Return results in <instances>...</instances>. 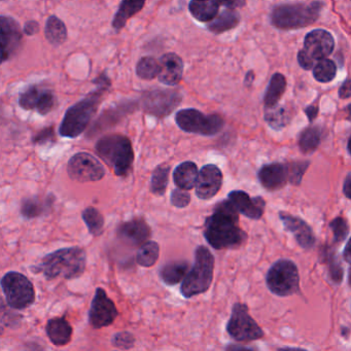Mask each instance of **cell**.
Masks as SVG:
<instances>
[{
	"label": "cell",
	"mask_w": 351,
	"mask_h": 351,
	"mask_svg": "<svg viewBox=\"0 0 351 351\" xmlns=\"http://www.w3.org/2000/svg\"><path fill=\"white\" fill-rule=\"evenodd\" d=\"M239 215L229 199L217 202L213 213L205 219L203 231L211 247L217 250H237L245 243L248 236L240 228Z\"/></svg>",
	"instance_id": "cell-1"
},
{
	"label": "cell",
	"mask_w": 351,
	"mask_h": 351,
	"mask_svg": "<svg viewBox=\"0 0 351 351\" xmlns=\"http://www.w3.org/2000/svg\"><path fill=\"white\" fill-rule=\"evenodd\" d=\"M94 83L97 84V89L90 92L86 97L73 104L65 112L59 127V134L61 136L77 138L89 126L104 99V94L110 87V79L106 75H99Z\"/></svg>",
	"instance_id": "cell-2"
},
{
	"label": "cell",
	"mask_w": 351,
	"mask_h": 351,
	"mask_svg": "<svg viewBox=\"0 0 351 351\" xmlns=\"http://www.w3.org/2000/svg\"><path fill=\"white\" fill-rule=\"evenodd\" d=\"M87 254L85 250L73 247L60 248L46 254L38 264L32 267V272L43 274L47 280L56 278L77 279L85 273Z\"/></svg>",
	"instance_id": "cell-3"
},
{
	"label": "cell",
	"mask_w": 351,
	"mask_h": 351,
	"mask_svg": "<svg viewBox=\"0 0 351 351\" xmlns=\"http://www.w3.org/2000/svg\"><path fill=\"white\" fill-rule=\"evenodd\" d=\"M95 149L117 176L125 178L130 173L134 162V149L128 137L122 134L106 135L97 141Z\"/></svg>",
	"instance_id": "cell-4"
},
{
	"label": "cell",
	"mask_w": 351,
	"mask_h": 351,
	"mask_svg": "<svg viewBox=\"0 0 351 351\" xmlns=\"http://www.w3.org/2000/svg\"><path fill=\"white\" fill-rule=\"evenodd\" d=\"M215 265L213 252L206 246L199 245L195 250L194 265L180 287L182 297L191 299L206 293L213 285Z\"/></svg>",
	"instance_id": "cell-5"
},
{
	"label": "cell",
	"mask_w": 351,
	"mask_h": 351,
	"mask_svg": "<svg viewBox=\"0 0 351 351\" xmlns=\"http://www.w3.org/2000/svg\"><path fill=\"white\" fill-rule=\"evenodd\" d=\"M324 3H312L311 5H280L273 9L271 23L281 30H295L307 27L319 17Z\"/></svg>",
	"instance_id": "cell-6"
},
{
	"label": "cell",
	"mask_w": 351,
	"mask_h": 351,
	"mask_svg": "<svg viewBox=\"0 0 351 351\" xmlns=\"http://www.w3.org/2000/svg\"><path fill=\"white\" fill-rule=\"evenodd\" d=\"M266 285L277 297H289L300 293V273L297 265L289 258L273 263L266 274Z\"/></svg>",
	"instance_id": "cell-7"
},
{
	"label": "cell",
	"mask_w": 351,
	"mask_h": 351,
	"mask_svg": "<svg viewBox=\"0 0 351 351\" xmlns=\"http://www.w3.org/2000/svg\"><path fill=\"white\" fill-rule=\"evenodd\" d=\"M1 289L8 306L15 310H25L34 305L36 299L34 283L27 276L10 271L1 278Z\"/></svg>",
	"instance_id": "cell-8"
},
{
	"label": "cell",
	"mask_w": 351,
	"mask_h": 351,
	"mask_svg": "<svg viewBox=\"0 0 351 351\" xmlns=\"http://www.w3.org/2000/svg\"><path fill=\"white\" fill-rule=\"evenodd\" d=\"M226 330L236 342L250 343L265 337L264 330L250 314L248 306L244 303L234 304Z\"/></svg>",
	"instance_id": "cell-9"
},
{
	"label": "cell",
	"mask_w": 351,
	"mask_h": 351,
	"mask_svg": "<svg viewBox=\"0 0 351 351\" xmlns=\"http://www.w3.org/2000/svg\"><path fill=\"white\" fill-rule=\"evenodd\" d=\"M176 123L184 132L202 136H215L225 126V121L219 114H204L195 108L180 110L176 114Z\"/></svg>",
	"instance_id": "cell-10"
},
{
	"label": "cell",
	"mask_w": 351,
	"mask_h": 351,
	"mask_svg": "<svg viewBox=\"0 0 351 351\" xmlns=\"http://www.w3.org/2000/svg\"><path fill=\"white\" fill-rule=\"evenodd\" d=\"M334 38L324 29L309 32L304 40V47L298 54V62L302 69L309 71L313 69L316 61L326 59L334 50Z\"/></svg>",
	"instance_id": "cell-11"
},
{
	"label": "cell",
	"mask_w": 351,
	"mask_h": 351,
	"mask_svg": "<svg viewBox=\"0 0 351 351\" xmlns=\"http://www.w3.org/2000/svg\"><path fill=\"white\" fill-rule=\"evenodd\" d=\"M182 99V96L176 90H151L141 95V106L149 116L163 119L178 108Z\"/></svg>",
	"instance_id": "cell-12"
},
{
	"label": "cell",
	"mask_w": 351,
	"mask_h": 351,
	"mask_svg": "<svg viewBox=\"0 0 351 351\" xmlns=\"http://www.w3.org/2000/svg\"><path fill=\"white\" fill-rule=\"evenodd\" d=\"M67 173L75 182H99L106 176V168L101 162L89 153H77L67 163Z\"/></svg>",
	"instance_id": "cell-13"
},
{
	"label": "cell",
	"mask_w": 351,
	"mask_h": 351,
	"mask_svg": "<svg viewBox=\"0 0 351 351\" xmlns=\"http://www.w3.org/2000/svg\"><path fill=\"white\" fill-rule=\"evenodd\" d=\"M118 315L116 304L108 297L104 289L97 287L88 314L90 326L96 330L110 326L114 324Z\"/></svg>",
	"instance_id": "cell-14"
},
{
	"label": "cell",
	"mask_w": 351,
	"mask_h": 351,
	"mask_svg": "<svg viewBox=\"0 0 351 351\" xmlns=\"http://www.w3.org/2000/svg\"><path fill=\"white\" fill-rule=\"evenodd\" d=\"M278 217L285 231L293 234V238L300 247L309 250L315 246V234H314L311 226L305 219L283 210L279 211Z\"/></svg>",
	"instance_id": "cell-15"
},
{
	"label": "cell",
	"mask_w": 351,
	"mask_h": 351,
	"mask_svg": "<svg viewBox=\"0 0 351 351\" xmlns=\"http://www.w3.org/2000/svg\"><path fill=\"white\" fill-rule=\"evenodd\" d=\"M258 180L261 186L268 192L281 190L289 184V180H291L289 162H285V163L273 162V163L264 164L258 169Z\"/></svg>",
	"instance_id": "cell-16"
},
{
	"label": "cell",
	"mask_w": 351,
	"mask_h": 351,
	"mask_svg": "<svg viewBox=\"0 0 351 351\" xmlns=\"http://www.w3.org/2000/svg\"><path fill=\"white\" fill-rule=\"evenodd\" d=\"M223 176L219 166L207 164L199 171L196 196L201 200H210L217 196L223 186Z\"/></svg>",
	"instance_id": "cell-17"
},
{
	"label": "cell",
	"mask_w": 351,
	"mask_h": 351,
	"mask_svg": "<svg viewBox=\"0 0 351 351\" xmlns=\"http://www.w3.org/2000/svg\"><path fill=\"white\" fill-rule=\"evenodd\" d=\"M228 199L231 201L236 210L252 221L262 219L266 210L267 202L263 197H250L241 190H234L229 193Z\"/></svg>",
	"instance_id": "cell-18"
},
{
	"label": "cell",
	"mask_w": 351,
	"mask_h": 351,
	"mask_svg": "<svg viewBox=\"0 0 351 351\" xmlns=\"http://www.w3.org/2000/svg\"><path fill=\"white\" fill-rule=\"evenodd\" d=\"M0 28H1V43H3L1 44V47H3L1 59H3V62H7V61L11 60L19 51L23 34H22L19 23L13 18L8 17V16H1Z\"/></svg>",
	"instance_id": "cell-19"
},
{
	"label": "cell",
	"mask_w": 351,
	"mask_h": 351,
	"mask_svg": "<svg viewBox=\"0 0 351 351\" xmlns=\"http://www.w3.org/2000/svg\"><path fill=\"white\" fill-rule=\"evenodd\" d=\"M152 235L151 227L143 217H134L121 223L117 230V236L124 243L136 247L149 241Z\"/></svg>",
	"instance_id": "cell-20"
},
{
	"label": "cell",
	"mask_w": 351,
	"mask_h": 351,
	"mask_svg": "<svg viewBox=\"0 0 351 351\" xmlns=\"http://www.w3.org/2000/svg\"><path fill=\"white\" fill-rule=\"evenodd\" d=\"M159 81L167 86H176L184 75V61L176 53H167L160 59Z\"/></svg>",
	"instance_id": "cell-21"
},
{
	"label": "cell",
	"mask_w": 351,
	"mask_h": 351,
	"mask_svg": "<svg viewBox=\"0 0 351 351\" xmlns=\"http://www.w3.org/2000/svg\"><path fill=\"white\" fill-rule=\"evenodd\" d=\"M55 202H56V197L53 194H49L45 197H29L22 201L20 211L24 219H38V217L50 215Z\"/></svg>",
	"instance_id": "cell-22"
},
{
	"label": "cell",
	"mask_w": 351,
	"mask_h": 351,
	"mask_svg": "<svg viewBox=\"0 0 351 351\" xmlns=\"http://www.w3.org/2000/svg\"><path fill=\"white\" fill-rule=\"evenodd\" d=\"M46 332L55 346H65L73 339V326L65 317H54L48 320Z\"/></svg>",
	"instance_id": "cell-23"
},
{
	"label": "cell",
	"mask_w": 351,
	"mask_h": 351,
	"mask_svg": "<svg viewBox=\"0 0 351 351\" xmlns=\"http://www.w3.org/2000/svg\"><path fill=\"white\" fill-rule=\"evenodd\" d=\"M198 166L192 161L182 162L173 170L174 184L182 190L194 189L198 182Z\"/></svg>",
	"instance_id": "cell-24"
},
{
	"label": "cell",
	"mask_w": 351,
	"mask_h": 351,
	"mask_svg": "<svg viewBox=\"0 0 351 351\" xmlns=\"http://www.w3.org/2000/svg\"><path fill=\"white\" fill-rule=\"evenodd\" d=\"M145 5V0H122L118 12L112 20V27L120 32L126 26L127 22L141 12Z\"/></svg>",
	"instance_id": "cell-25"
},
{
	"label": "cell",
	"mask_w": 351,
	"mask_h": 351,
	"mask_svg": "<svg viewBox=\"0 0 351 351\" xmlns=\"http://www.w3.org/2000/svg\"><path fill=\"white\" fill-rule=\"evenodd\" d=\"M190 268V264L186 261H171L162 267L159 274L162 281L166 285H178L184 280Z\"/></svg>",
	"instance_id": "cell-26"
},
{
	"label": "cell",
	"mask_w": 351,
	"mask_h": 351,
	"mask_svg": "<svg viewBox=\"0 0 351 351\" xmlns=\"http://www.w3.org/2000/svg\"><path fill=\"white\" fill-rule=\"evenodd\" d=\"M219 5L217 0H191L189 11L197 21L206 23L217 17Z\"/></svg>",
	"instance_id": "cell-27"
},
{
	"label": "cell",
	"mask_w": 351,
	"mask_h": 351,
	"mask_svg": "<svg viewBox=\"0 0 351 351\" xmlns=\"http://www.w3.org/2000/svg\"><path fill=\"white\" fill-rule=\"evenodd\" d=\"M322 139V131L318 126H308L299 134L298 145L300 151L305 155H311L319 147Z\"/></svg>",
	"instance_id": "cell-28"
},
{
	"label": "cell",
	"mask_w": 351,
	"mask_h": 351,
	"mask_svg": "<svg viewBox=\"0 0 351 351\" xmlns=\"http://www.w3.org/2000/svg\"><path fill=\"white\" fill-rule=\"evenodd\" d=\"M45 36L52 46L59 47L64 44L67 38V28L64 22L56 16H51L47 20Z\"/></svg>",
	"instance_id": "cell-29"
},
{
	"label": "cell",
	"mask_w": 351,
	"mask_h": 351,
	"mask_svg": "<svg viewBox=\"0 0 351 351\" xmlns=\"http://www.w3.org/2000/svg\"><path fill=\"white\" fill-rule=\"evenodd\" d=\"M322 260L328 265V276L336 285H340L344 278V269L337 256L336 250L332 246L326 245L320 252Z\"/></svg>",
	"instance_id": "cell-30"
},
{
	"label": "cell",
	"mask_w": 351,
	"mask_h": 351,
	"mask_svg": "<svg viewBox=\"0 0 351 351\" xmlns=\"http://www.w3.org/2000/svg\"><path fill=\"white\" fill-rule=\"evenodd\" d=\"M240 16L234 9L225 10L223 13L215 17L208 24L209 32L215 34H221L223 32L233 29L239 24Z\"/></svg>",
	"instance_id": "cell-31"
},
{
	"label": "cell",
	"mask_w": 351,
	"mask_h": 351,
	"mask_svg": "<svg viewBox=\"0 0 351 351\" xmlns=\"http://www.w3.org/2000/svg\"><path fill=\"white\" fill-rule=\"evenodd\" d=\"M287 89V80L281 73H275L271 77L270 84L264 96L265 108H274L278 104L281 96Z\"/></svg>",
	"instance_id": "cell-32"
},
{
	"label": "cell",
	"mask_w": 351,
	"mask_h": 351,
	"mask_svg": "<svg viewBox=\"0 0 351 351\" xmlns=\"http://www.w3.org/2000/svg\"><path fill=\"white\" fill-rule=\"evenodd\" d=\"M171 167L168 164H160L152 174L149 190L156 196H163L169 184V176Z\"/></svg>",
	"instance_id": "cell-33"
},
{
	"label": "cell",
	"mask_w": 351,
	"mask_h": 351,
	"mask_svg": "<svg viewBox=\"0 0 351 351\" xmlns=\"http://www.w3.org/2000/svg\"><path fill=\"white\" fill-rule=\"evenodd\" d=\"M293 114L291 110L285 106H274V108H266L265 120L269 126L274 130H281L289 124Z\"/></svg>",
	"instance_id": "cell-34"
},
{
	"label": "cell",
	"mask_w": 351,
	"mask_h": 351,
	"mask_svg": "<svg viewBox=\"0 0 351 351\" xmlns=\"http://www.w3.org/2000/svg\"><path fill=\"white\" fill-rule=\"evenodd\" d=\"M82 219H83L84 223L87 226L88 231L92 236L97 237V236L101 235L102 232H104L106 219H104V215L97 208L89 206L84 209L83 213H82Z\"/></svg>",
	"instance_id": "cell-35"
},
{
	"label": "cell",
	"mask_w": 351,
	"mask_h": 351,
	"mask_svg": "<svg viewBox=\"0 0 351 351\" xmlns=\"http://www.w3.org/2000/svg\"><path fill=\"white\" fill-rule=\"evenodd\" d=\"M160 246L156 241H149L143 243L139 247L136 254V263L143 268H151L155 266L156 263L159 260Z\"/></svg>",
	"instance_id": "cell-36"
},
{
	"label": "cell",
	"mask_w": 351,
	"mask_h": 351,
	"mask_svg": "<svg viewBox=\"0 0 351 351\" xmlns=\"http://www.w3.org/2000/svg\"><path fill=\"white\" fill-rule=\"evenodd\" d=\"M160 71V61L156 60L154 57H143L136 65L137 75L145 81H151L159 77Z\"/></svg>",
	"instance_id": "cell-37"
},
{
	"label": "cell",
	"mask_w": 351,
	"mask_h": 351,
	"mask_svg": "<svg viewBox=\"0 0 351 351\" xmlns=\"http://www.w3.org/2000/svg\"><path fill=\"white\" fill-rule=\"evenodd\" d=\"M336 64L328 59L318 61L313 67L314 79L319 83H330L336 77Z\"/></svg>",
	"instance_id": "cell-38"
},
{
	"label": "cell",
	"mask_w": 351,
	"mask_h": 351,
	"mask_svg": "<svg viewBox=\"0 0 351 351\" xmlns=\"http://www.w3.org/2000/svg\"><path fill=\"white\" fill-rule=\"evenodd\" d=\"M43 90L44 89L38 87V86H30L20 95L19 106L25 110H36L40 96H42Z\"/></svg>",
	"instance_id": "cell-39"
},
{
	"label": "cell",
	"mask_w": 351,
	"mask_h": 351,
	"mask_svg": "<svg viewBox=\"0 0 351 351\" xmlns=\"http://www.w3.org/2000/svg\"><path fill=\"white\" fill-rule=\"evenodd\" d=\"M332 230V236H334V244L342 243L348 237L350 228H349L348 221L344 217H337L330 221L328 225Z\"/></svg>",
	"instance_id": "cell-40"
},
{
	"label": "cell",
	"mask_w": 351,
	"mask_h": 351,
	"mask_svg": "<svg viewBox=\"0 0 351 351\" xmlns=\"http://www.w3.org/2000/svg\"><path fill=\"white\" fill-rule=\"evenodd\" d=\"M309 166L310 161L308 160H295V161L289 162V174H291L289 184L295 186H301L302 180Z\"/></svg>",
	"instance_id": "cell-41"
},
{
	"label": "cell",
	"mask_w": 351,
	"mask_h": 351,
	"mask_svg": "<svg viewBox=\"0 0 351 351\" xmlns=\"http://www.w3.org/2000/svg\"><path fill=\"white\" fill-rule=\"evenodd\" d=\"M112 345L116 348L122 349V350H129L132 349L135 345V337L132 332H119L112 336Z\"/></svg>",
	"instance_id": "cell-42"
},
{
	"label": "cell",
	"mask_w": 351,
	"mask_h": 351,
	"mask_svg": "<svg viewBox=\"0 0 351 351\" xmlns=\"http://www.w3.org/2000/svg\"><path fill=\"white\" fill-rule=\"evenodd\" d=\"M56 104V97L50 90H43L42 96H40V102H38L36 112L42 116H47L49 112H52Z\"/></svg>",
	"instance_id": "cell-43"
},
{
	"label": "cell",
	"mask_w": 351,
	"mask_h": 351,
	"mask_svg": "<svg viewBox=\"0 0 351 351\" xmlns=\"http://www.w3.org/2000/svg\"><path fill=\"white\" fill-rule=\"evenodd\" d=\"M191 195L186 190L178 188L170 195V203L176 208H186L190 205Z\"/></svg>",
	"instance_id": "cell-44"
},
{
	"label": "cell",
	"mask_w": 351,
	"mask_h": 351,
	"mask_svg": "<svg viewBox=\"0 0 351 351\" xmlns=\"http://www.w3.org/2000/svg\"><path fill=\"white\" fill-rule=\"evenodd\" d=\"M56 141L55 131L53 127L43 129L40 132L36 133L32 138V143L34 145H47V143H53Z\"/></svg>",
	"instance_id": "cell-45"
},
{
	"label": "cell",
	"mask_w": 351,
	"mask_h": 351,
	"mask_svg": "<svg viewBox=\"0 0 351 351\" xmlns=\"http://www.w3.org/2000/svg\"><path fill=\"white\" fill-rule=\"evenodd\" d=\"M40 32V24L36 21H28L26 22L25 26H24V34L28 36H34Z\"/></svg>",
	"instance_id": "cell-46"
},
{
	"label": "cell",
	"mask_w": 351,
	"mask_h": 351,
	"mask_svg": "<svg viewBox=\"0 0 351 351\" xmlns=\"http://www.w3.org/2000/svg\"><path fill=\"white\" fill-rule=\"evenodd\" d=\"M219 5H225L228 9H237L245 5V0H217Z\"/></svg>",
	"instance_id": "cell-47"
},
{
	"label": "cell",
	"mask_w": 351,
	"mask_h": 351,
	"mask_svg": "<svg viewBox=\"0 0 351 351\" xmlns=\"http://www.w3.org/2000/svg\"><path fill=\"white\" fill-rule=\"evenodd\" d=\"M339 97L342 98V99L351 97V80H348L341 86L340 89H339Z\"/></svg>",
	"instance_id": "cell-48"
},
{
	"label": "cell",
	"mask_w": 351,
	"mask_h": 351,
	"mask_svg": "<svg viewBox=\"0 0 351 351\" xmlns=\"http://www.w3.org/2000/svg\"><path fill=\"white\" fill-rule=\"evenodd\" d=\"M342 191L344 196L349 199V200H351V171L347 174L344 182H343Z\"/></svg>",
	"instance_id": "cell-49"
},
{
	"label": "cell",
	"mask_w": 351,
	"mask_h": 351,
	"mask_svg": "<svg viewBox=\"0 0 351 351\" xmlns=\"http://www.w3.org/2000/svg\"><path fill=\"white\" fill-rule=\"evenodd\" d=\"M318 110H319V108H318L317 104H312V106H308V108H305V114L310 123H312L315 120L316 117H317L318 114Z\"/></svg>",
	"instance_id": "cell-50"
},
{
	"label": "cell",
	"mask_w": 351,
	"mask_h": 351,
	"mask_svg": "<svg viewBox=\"0 0 351 351\" xmlns=\"http://www.w3.org/2000/svg\"><path fill=\"white\" fill-rule=\"evenodd\" d=\"M343 258H344L345 262L351 263V236L349 238L348 241H347L346 245H345L344 250H343Z\"/></svg>",
	"instance_id": "cell-51"
},
{
	"label": "cell",
	"mask_w": 351,
	"mask_h": 351,
	"mask_svg": "<svg viewBox=\"0 0 351 351\" xmlns=\"http://www.w3.org/2000/svg\"><path fill=\"white\" fill-rule=\"evenodd\" d=\"M254 73H252V71H250V73L246 75L245 77V81H244V83L246 84V85H250V84H252V82H254Z\"/></svg>",
	"instance_id": "cell-52"
},
{
	"label": "cell",
	"mask_w": 351,
	"mask_h": 351,
	"mask_svg": "<svg viewBox=\"0 0 351 351\" xmlns=\"http://www.w3.org/2000/svg\"><path fill=\"white\" fill-rule=\"evenodd\" d=\"M349 335H350V328H346V326H342V328H341V336L347 339Z\"/></svg>",
	"instance_id": "cell-53"
},
{
	"label": "cell",
	"mask_w": 351,
	"mask_h": 351,
	"mask_svg": "<svg viewBox=\"0 0 351 351\" xmlns=\"http://www.w3.org/2000/svg\"><path fill=\"white\" fill-rule=\"evenodd\" d=\"M226 349H231V350H236V349H252V347L235 346V345H230V346L226 347Z\"/></svg>",
	"instance_id": "cell-54"
},
{
	"label": "cell",
	"mask_w": 351,
	"mask_h": 351,
	"mask_svg": "<svg viewBox=\"0 0 351 351\" xmlns=\"http://www.w3.org/2000/svg\"><path fill=\"white\" fill-rule=\"evenodd\" d=\"M345 112H346L347 114V119H348V120L351 122V104H349V106H346V108H345Z\"/></svg>",
	"instance_id": "cell-55"
},
{
	"label": "cell",
	"mask_w": 351,
	"mask_h": 351,
	"mask_svg": "<svg viewBox=\"0 0 351 351\" xmlns=\"http://www.w3.org/2000/svg\"><path fill=\"white\" fill-rule=\"evenodd\" d=\"M347 152H348L349 155L351 157V134L348 138V143H347Z\"/></svg>",
	"instance_id": "cell-56"
},
{
	"label": "cell",
	"mask_w": 351,
	"mask_h": 351,
	"mask_svg": "<svg viewBox=\"0 0 351 351\" xmlns=\"http://www.w3.org/2000/svg\"><path fill=\"white\" fill-rule=\"evenodd\" d=\"M348 285L349 287L351 289V263H350V267H349V271H348Z\"/></svg>",
	"instance_id": "cell-57"
}]
</instances>
